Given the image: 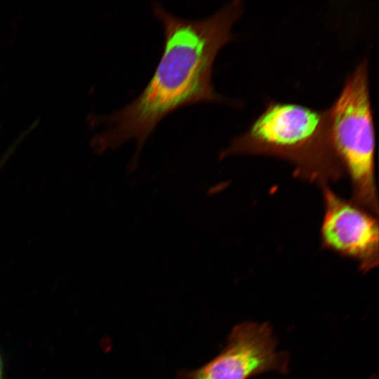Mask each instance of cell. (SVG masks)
I'll use <instances>...</instances> for the list:
<instances>
[{"label": "cell", "mask_w": 379, "mask_h": 379, "mask_svg": "<svg viewBox=\"0 0 379 379\" xmlns=\"http://www.w3.org/2000/svg\"><path fill=\"white\" fill-rule=\"evenodd\" d=\"M326 113L331 148L350 180L351 200L377 215L375 129L366 60L346 79L340 95Z\"/></svg>", "instance_id": "obj_3"}, {"label": "cell", "mask_w": 379, "mask_h": 379, "mask_svg": "<svg viewBox=\"0 0 379 379\" xmlns=\"http://www.w3.org/2000/svg\"><path fill=\"white\" fill-rule=\"evenodd\" d=\"M324 213L321 227L324 247L356 260L368 272L378 264L377 218L352 200H346L328 186L321 187Z\"/></svg>", "instance_id": "obj_5"}, {"label": "cell", "mask_w": 379, "mask_h": 379, "mask_svg": "<svg viewBox=\"0 0 379 379\" xmlns=\"http://www.w3.org/2000/svg\"><path fill=\"white\" fill-rule=\"evenodd\" d=\"M262 154L287 160L302 179L321 187L339 180L343 169L329 141L326 110L296 103L270 102L242 135L220 152Z\"/></svg>", "instance_id": "obj_2"}, {"label": "cell", "mask_w": 379, "mask_h": 379, "mask_svg": "<svg viewBox=\"0 0 379 379\" xmlns=\"http://www.w3.org/2000/svg\"><path fill=\"white\" fill-rule=\"evenodd\" d=\"M0 379H5L4 364V360L2 358L1 352H0Z\"/></svg>", "instance_id": "obj_6"}, {"label": "cell", "mask_w": 379, "mask_h": 379, "mask_svg": "<svg viewBox=\"0 0 379 379\" xmlns=\"http://www.w3.org/2000/svg\"><path fill=\"white\" fill-rule=\"evenodd\" d=\"M277 340L268 322L245 321L231 331L224 350L203 366L184 371V379H248L275 371L286 374L289 356L276 350Z\"/></svg>", "instance_id": "obj_4"}, {"label": "cell", "mask_w": 379, "mask_h": 379, "mask_svg": "<svg viewBox=\"0 0 379 379\" xmlns=\"http://www.w3.org/2000/svg\"><path fill=\"white\" fill-rule=\"evenodd\" d=\"M243 12L234 1L209 17L185 19L159 4L153 6L164 41L161 58L141 93L107 118V128L95 140L97 151L114 149L130 140L136 144L128 168L138 166L140 153L159 122L192 105L222 102L212 81L214 61L233 38L232 28Z\"/></svg>", "instance_id": "obj_1"}]
</instances>
